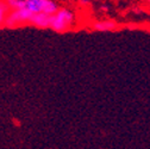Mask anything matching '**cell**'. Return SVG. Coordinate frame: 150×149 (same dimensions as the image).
I'll return each instance as SVG.
<instances>
[{"instance_id": "1", "label": "cell", "mask_w": 150, "mask_h": 149, "mask_svg": "<svg viewBox=\"0 0 150 149\" xmlns=\"http://www.w3.org/2000/svg\"><path fill=\"white\" fill-rule=\"evenodd\" d=\"M75 23V13L69 9H59L50 16L49 28L56 32H66Z\"/></svg>"}, {"instance_id": "2", "label": "cell", "mask_w": 150, "mask_h": 149, "mask_svg": "<svg viewBox=\"0 0 150 149\" xmlns=\"http://www.w3.org/2000/svg\"><path fill=\"white\" fill-rule=\"evenodd\" d=\"M33 13H31L29 10L25 7L22 9H16V10H10L6 19H5V28H18V26H23L25 24H30L31 17Z\"/></svg>"}, {"instance_id": "3", "label": "cell", "mask_w": 150, "mask_h": 149, "mask_svg": "<svg viewBox=\"0 0 150 149\" xmlns=\"http://www.w3.org/2000/svg\"><path fill=\"white\" fill-rule=\"evenodd\" d=\"M30 24L33 25L35 28H38V29H48L50 25V16L44 12L33 13L31 17Z\"/></svg>"}, {"instance_id": "4", "label": "cell", "mask_w": 150, "mask_h": 149, "mask_svg": "<svg viewBox=\"0 0 150 149\" xmlns=\"http://www.w3.org/2000/svg\"><path fill=\"white\" fill-rule=\"evenodd\" d=\"M93 29L96 31H112L117 29V23L115 21H110V19H105V21H99L93 24Z\"/></svg>"}, {"instance_id": "5", "label": "cell", "mask_w": 150, "mask_h": 149, "mask_svg": "<svg viewBox=\"0 0 150 149\" xmlns=\"http://www.w3.org/2000/svg\"><path fill=\"white\" fill-rule=\"evenodd\" d=\"M44 3L45 0H25L24 7L29 10L31 13H38V12H42Z\"/></svg>"}, {"instance_id": "6", "label": "cell", "mask_w": 150, "mask_h": 149, "mask_svg": "<svg viewBox=\"0 0 150 149\" xmlns=\"http://www.w3.org/2000/svg\"><path fill=\"white\" fill-rule=\"evenodd\" d=\"M59 9H60V7H59V4L56 3L55 0H45L42 12H44V13L51 16V14H54L56 11H57Z\"/></svg>"}, {"instance_id": "7", "label": "cell", "mask_w": 150, "mask_h": 149, "mask_svg": "<svg viewBox=\"0 0 150 149\" xmlns=\"http://www.w3.org/2000/svg\"><path fill=\"white\" fill-rule=\"evenodd\" d=\"M8 12H10V7L7 6L6 0H0V28L4 26Z\"/></svg>"}, {"instance_id": "8", "label": "cell", "mask_w": 150, "mask_h": 149, "mask_svg": "<svg viewBox=\"0 0 150 149\" xmlns=\"http://www.w3.org/2000/svg\"><path fill=\"white\" fill-rule=\"evenodd\" d=\"M7 6L10 7V10H16V9H22L24 7L25 0H6Z\"/></svg>"}, {"instance_id": "9", "label": "cell", "mask_w": 150, "mask_h": 149, "mask_svg": "<svg viewBox=\"0 0 150 149\" xmlns=\"http://www.w3.org/2000/svg\"><path fill=\"white\" fill-rule=\"evenodd\" d=\"M80 3L86 5V4H89V0H80Z\"/></svg>"}, {"instance_id": "10", "label": "cell", "mask_w": 150, "mask_h": 149, "mask_svg": "<svg viewBox=\"0 0 150 149\" xmlns=\"http://www.w3.org/2000/svg\"><path fill=\"white\" fill-rule=\"evenodd\" d=\"M148 1H149V3H150V0H148Z\"/></svg>"}]
</instances>
